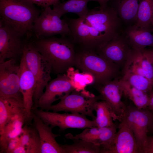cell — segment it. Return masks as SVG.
Here are the masks:
<instances>
[{
    "label": "cell",
    "instance_id": "19",
    "mask_svg": "<svg viewBox=\"0 0 153 153\" xmlns=\"http://www.w3.org/2000/svg\"><path fill=\"white\" fill-rule=\"evenodd\" d=\"M33 126L39 133L41 143V153H63L61 144L56 141L58 135L54 133L53 127L44 123L32 112Z\"/></svg>",
    "mask_w": 153,
    "mask_h": 153
},
{
    "label": "cell",
    "instance_id": "30",
    "mask_svg": "<svg viewBox=\"0 0 153 153\" xmlns=\"http://www.w3.org/2000/svg\"><path fill=\"white\" fill-rule=\"evenodd\" d=\"M73 67L69 69L66 74L71 80L75 89L78 91L84 90L87 85L90 84L92 80L91 75L87 73H80L75 71Z\"/></svg>",
    "mask_w": 153,
    "mask_h": 153
},
{
    "label": "cell",
    "instance_id": "41",
    "mask_svg": "<svg viewBox=\"0 0 153 153\" xmlns=\"http://www.w3.org/2000/svg\"><path fill=\"white\" fill-rule=\"evenodd\" d=\"M152 30L153 32V14H152Z\"/></svg>",
    "mask_w": 153,
    "mask_h": 153
},
{
    "label": "cell",
    "instance_id": "15",
    "mask_svg": "<svg viewBox=\"0 0 153 153\" xmlns=\"http://www.w3.org/2000/svg\"><path fill=\"white\" fill-rule=\"evenodd\" d=\"M112 142L101 153H140L133 133L127 123L122 119Z\"/></svg>",
    "mask_w": 153,
    "mask_h": 153
},
{
    "label": "cell",
    "instance_id": "37",
    "mask_svg": "<svg viewBox=\"0 0 153 153\" xmlns=\"http://www.w3.org/2000/svg\"><path fill=\"white\" fill-rule=\"evenodd\" d=\"M149 102L147 109L153 113V90L149 93Z\"/></svg>",
    "mask_w": 153,
    "mask_h": 153
},
{
    "label": "cell",
    "instance_id": "32",
    "mask_svg": "<svg viewBox=\"0 0 153 153\" xmlns=\"http://www.w3.org/2000/svg\"><path fill=\"white\" fill-rule=\"evenodd\" d=\"M25 147L27 153H41L39 136L38 131L34 126L31 127V136Z\"/></svg>",
    "mask_w": 153,
    "mask_h": 153
},
{
    "label": "cell",
    "instance_id": "34",
    "mask_svg": "<svg viewBox=\"0 0 153 153\" xmlns=\"http://www.w3.org/2000/svg\"><path fill=\"white\" fill-rule=\"evenodd\" d=\"M35 5L43 8V9L51 7L60 2V0H28Z\"/></svg>",
    "mask_w": 153,
    "mask_h": 153
},
{
    "label": "cell",
    "instance_id": "22",
    "mask_svg": "<svg viewBox=\"0 0 153 153\" xmlns=\"http://www.w3.org/2000/svg\"><path fill=\"white\" fill-rule=\"evenodd\" d=\"M122 33L132 49L153 47V34L151 30L141 28L134 24L124 27Z\"/></svg>",
    "mask_w": 153,
    "mask_h": 153
},
{
    "label": "cell",
    "instance_id": "18",
    "mask_svg": "<svg viewBox=\"0 0 153 153\" xmlns=\"http://www.w3.org/2000/svg\"><path fill=\"white\" fill-rule=\"evenodd\" d=\"M67 22L70 31L69 37L75 46L93 50L94 46L89 26L80 18H73L64 15L63 18Z\"/></svg>",
    "mask_w": 153,
    "mask_h": 153
},
{
    "label": "cell",
    "instance_id": "12",
    "mask_svg": "<svg viewBox=\"0 0 153 153\" xmlns=\"http://www.w3.org/2000/svg\"><path fill=\"white\" fill-rule=\"evenodd\" d=\"M45 89L36 105L33 109L39 108L46 110L54 102L60 100L75 89L66 73L57 75L56 78L48 83Z\"/></svg>",
    "mask_w": 153,
    "mask_h": 153
},
{
    "label": "cell",
    "instance_id": "36",
    "mask_svg": "<svg viewBox=\"0 0 153 153\" xmlns=\"http://www.w3.org/2000/svg\"><path fill=\"white\" fill-rule=\"evenodd\" d=\"M143 153H153V135L148 136Z\"/></svg>",
    "mask_w": 153,
    "mask_h": 153
},
{
    "label": "cell",
    "instance_id": "16",
    "mask_svg": "<svg viewBox=\"0 0 153 153\" xmlns=\"http://www.w3.org/2000/svg\"><path fill=\"white\" fill-rule=\"evenodd\" d=\"M19 65L20 90L23 97L26 114L29 124L33 120L32 110L34 105L33 97L36 82L34 76L28 68L22 55Z\"/></svg>",
    "mask_w": 153,
    "mask_h": 153
},
{
    "label": "cell",
    "instance_id": "8",
    "mask_svg": "<svg viewBox=\"0 0 153 153\" xmlns=\"http://www.w3.org/2000/svg\"><path fill=\"white\" fill-rule=\"evenodd\" d=\"M32 112L38 115L45 124L53 128L58 127L61 131L68 128L84 129L96 127L94 120H90L83 115L77 113H60L38 108Z\"/></svg>",
    "mask_w": 153,
    "mask_h": 153
},
{
    "label": "cell",
    "instance_id": "4",
    "mask_svg": "<svg viewBox=\"0 0 153 153\" xmlns=\"http://www.w3.org/2000/svg\"><path fill=\"white\" fill-rule=\"evenodd\" d=\"M22 55L36 81V87L33 97L34 108L43 93L44 89L51 80L52 68L49 63L37 49L32 41H25Z\"/></svg>",
    "mask_w": 153,
    "mask_h": 153
},
{
    "label": "cell",
    "instance_id": "29",
    "mask_svg": "<svg viewBox=\"0 0 153 153\" xmlns=\"http://www.w3.org/2000/svg\"><path fill=\"white\" fill-rule=\"evenodd\" d=\"M123 73L122 79L132 86L148 94L153 90V84L145 76L127 72Z\"/></svg>",
    "mask_w": 153,
    "mask_h": 153
},
{
    "label": "cell",
    "instance_id": "11",
    "mask_svg": "<svg viewBox=\"0 0 153 153\" xmlns=\"http://www.w3.org/2000/svg\"><path fill=\"white\" fill-rule=\"evenodd\" d=\"M20 78V65L16 64V60L9 59L0 63V96L23 101Z\"/></svg>",
    "mask_w": 153,
    "mask_h": 153
},
{
    "label": "cell",
    "instance_id": "24",
    "mask_svg": "<svg viewBox=\"0 0 153 153\" xmlns=\"http://www.w3.org/2000/svg\"><path fill=\"white\" fill-rule=\"evenodd\" d=\"M89 2V0H68L53 5V9L60 17L66 13H71L84 19L89 10L87 6Z\"/></svg>",
    "mask_w": 153,
    "mask_h": 153
},
{
    "label": "cell",
    "instance_id": "39",
    "mask_svg": "<svg viewBox=\"0 0 153 153\" xmlns=\"http://www.w3.org/2000/svg\"><path fill=\"white\" fill-rule=\"evenodd\" d=\"M110 0H89V1H93L97 2L99 4V7L101 8H104L107 5L108 3Z\"/></svg>",
    "mask_w": 153,
    "mask_h": 153
},
{
    "label": "cell",
    "instance_id": "2",
    "mask_svg": "<svg viewBox=\"0 0 153 153\" xmlns=\"http://www.w3.org/2000/svg\"><path fill=\"white\" fill-rule=\"evenodd\" d=\"M41 12L28 0H0V18L27 39Z\"/></svg>",
    "mask_w": 153,
    "mask_h": 153
},
{
    "label": "cell",
    "instance_id": "6",
    "mask_svg": "<svg viewBox=\"0 0 153 153\" xmlns=\"http://www.w3.org/2000/svg\"><path fill=\"white\" fill-rule=\"evenodd\" d=\"M99 99H101L99 95L96 96L84 90L80 91L75 89L61 99L58 103L50 106L46 110L79 114L94 120L96 116L93 112L94 105L95 102Z\"/></svg>",
    "mask_w": 153,
    "mask_h": 153
},
{
    "label": "cell",
    "instance_id": "21",
    "mask_svg": "<svg viewBox=\"0 0 153 153\" xmlns=\"http://www.w3.org/2000/svg\"><path fill=\"white\" fill-rule=\"evenodd\" d=\"M25 123L28 124L25 112L16 114L11 117L0 134V153H5L9 142L20 135Z\"/></svg>",
    "mask_w": 153,
    "mask_h": 153
},
{
    "label": "cell",
    "instance_id": "28",
    "mask_svg": "<svg viewBox=\"0 0 153 153\" xmlns=\"http://www.w3.org/2000/svg\"><path fill=\"white\" fill-rule=\"evenodd\" d=\"M71 139L73 144H61L63 153H101L100 146L81 139Z\"/></svg>",
    "mask_w": 153,
    "mask_h": 153
},
{
    "label": "cell",
    "instance_id": "31",
    "mask_svg": "<svg viewBox=\"0 0 153 153\" xmlns=\"http://www.w3.org/2000/svg\"><path fill=\"white\" fill-rule=\"evenodd\" d=\"M139 50L144 75L153 84V50L145 48Z\"/></svg>",
    "mask_w": 153,
    "mask_h": 153
},
{
    "label": "cell",
    "instance_id": "23",
    "mask_svg": "<svg viewBox=\"0 0 153 153\" xmlns=\"http://www.w3.org/2000/svg\"><path fill=\"white\" fill-rule=\"evenodd\" d=\"M23 112H25L23 101L0 96V134L12 116Z\"/></svg>",
    "mask_w": 153,
    "mask_h": 153
},
{
    "label": "cell",
    "instance_id": "38",
    "mask_svg": "<svg viewBox=\"0 0 153 153\" xmlns=\"http://www.w3.org/2000/svg\"><path fill=\"white\" fill-rule=\"evenodd\" d=\"M12 153H27V151L25 147L21 144L13 150Z\"/></svg>",
    "mask_w": 153,
    "mask_h": 153
},
{
    "label": "cell",
    "instance_id": "17",
    "mask_svg": "<svg viewBox=\"0 0 153 153\" xmlns=\"http://www.w3.org/2000/svg\"><path fill=\"white\" fill-rule=\"evenodd\" d=\"M116 126L112 127H94L84 129L81 133L74 136L67 133L65 137L68 139H77L91 142L104 148L112 142L117 132Z\"/></svg>",
    "mask_w": 153,
    "mask_h": 153
},
{
    "label": "cell",
    "instance_id": "3",
    "mask_svg": "<svg viewBox=\"0 0 153 153\" xmlns=\"http://www.w3.org/2000/svg\"><path fill=\"white\" fill-rule=\"evenodd\" d=\"M76 56L74 67L82 72L91 74L95 82L93 86L102 84L117 77L119 69L114 64L93 50L75 46Z\"/></svg>",
    "mask_w": 153,
    "mask_h": 153
},
{
    "label": "cell",
    "instance_id": "7",
    "mask_svg": "<svg viewBox=\"0 0 153 153\" xmlns=\"http://www.w3.org/2000/svg\"><path fill=\"white\" fill-rule=\"evenodd\" d=\"M50 7L43 9L35 21L32 29V36L35 39L55 36H69L68 26L63 19Z\"/></svg>",
    "mask_w": 153,
    "mask_h": 153
},
{
    "label": "cell",
    "instance_id": "27",
    "mask_svg": "<svg viewBox=\"0 0 153 153\" xmlns=\"http://www.w3.org/2000/svg\"><path fill=\"white\" fill-rule=\"evenodd\" d=\"M153 12V0H141L135 24L142 29L151 30Z\"/></svg>",
    "mask_w": 153,
    "mask_h": 153
},
{
    "label": "cell",
    "instance_id": "9",
    "mask_svg": "<svg viewBox=\"0 0 153 153\" xmlns=\"http://www.w3.org/2000/svg\"><path fill=\"white\" fill-rule=\"evenodd\" d=\"M150 116L151 112L147 109H140L135 106H126L121 119L127 123L132 129L140 153H143L148 136Z\"/></svg>",
    "mask_w": 153,
    "mask_h": 153
},
{
    "label": "cell",
    "instance_id": "14",
    "mask_svg": "<svg viewBox=\"0 0 153 153\" xmlns=\"http://www.w3.org/2000/svg\"><path fill=\"white\" fill-rule=\"evenodd\" d=\"M120 79L116 77L102 84L93 86L99 93L101 99L107 103L119 122L126 107L122 101L123 91Z\"/></svg>",
    "mask_w": 153,
    "mask_h": 153
},
{
    "label": "cell",
    "instance_id": "20",
    "mask_svg": "<svg viewBox=\"0 0 153 153\" xmlns=\"http://www.w3.org/2000/svg\"><path fill=\"white\" fill-rule=\"evenodd\" d=\"M141 0H110L107 5L115 12L124 27L134 24Z\"/></svg>",
    "mask_w": 153,
    "mask_h": 153
},
{
    "label": "cell",
    "instance_id": "10",
    "mask_svg": "<svg viewBox=\"0 0 153 153\" xmlns=\"http://www.w3.org/2000/svg\"><path fill=\"white\" fill-rule=\"evenodd\" d=\"M20 33L0 18V63L22 56L25 41Z\"/></svg>",
    "mask_w": 153,
    "mask_h": 153
},
{
    "label": "cell",
    "instance_id": "5",
    "mask_svg": "<svg viewBox=\"0 0 153 153\" xmlns=\"http://www.w3.org/2000/svg\"><path fill=\"white\" fill-rule=\"evenodd\" d=\"M84 21L97 30L107 42L121 35L124 27L116 13L107 5L89 9Z\"/></svg>",
    "mask_w": 153,
    "mask_h": 153
},
{
    "label": "cell",
    "instance_id": "1",
    "mask_svg": "<svg viewBox=\"0 0 153 153\" xmlns=\"http://www.w3.org/2000/svg\"><path fill=\"white\" fill-rule=\"evenodd\" d=\"M32 41L50 64L52 72L57 75L66 73L69 68L74 67L75 46L69 37L35 38Z\"/></svg>",
    "mask_w": 153,
    "mask_h": 153
},
{
    "label": "cell",
    "instance_id": "40",
    "mask_svg": "<svg viewBox=\"0 0 153 153\" xmlns=\"http://www.w3.org/2000/svg\"><path fill=\"white\" fill-rule=\"evenodd\" d=\"M151 131L153 133V113L151 112L150 121L148 127V133Z\"/></svg>",
    "mask_w": 153,
    "mask_h": 153
},
{
    "label": "cell",
    "instance_id": "33",
    "mask_svg": "<svg viewBox=\"0 0 153 153\" xmlns=\"http://www.w3.org/2000/svg\"><path fill=\"white\" fill-rule=\"evenodd\" d=\"M31 127L27 124L24 126L22 133L20 136L22 144L25 146L28 143L31 134Z\"/></svg>",
    "mask_w": 153,
    "mask_h": 153
},
{
    "label": "cell",
    "instance_id": "26",
    "mask_svg": "<svg viewBox=\"0 0 153 153\" xmlns=\"http://www.w3.org/2000/svg\"><path fill=\"white\" fill-rule=\"evenodd\" d=\"M120 81L123 95L131 101L137 108L147 109L149 100V94L132 86L122 78Z\"/></svg>",
    "mask_w": 153,
    "mask_h": 153
},
{
    "label": "cell",
    "instance_id": "25",
    "mask_svg": "<svg viewBox=\"0 0 153 153\" xmlns=\"http://www.w3.org/2000/svg\"><path fill=\"white\" fill-rule=\"evenodd\" d=\"M94 110L96 113L95 121L96 127H112L116 126L113 121L116 118L111 108L105 101H97L94 105Z\"/></svg>",
    "mask_w": 153,
    "mask_h": 153
},
{
    "label": "cell",
    "instance_id": "13",
    "mask_svg": "<svg viewBox=\"0 0 153 153\" xmlns=\"http://www.w3.org/2000/svg\"><path fill=\"white\" fill-rule=\"evenodd\" d=\"M132 51V48L122 33L108 42L95 52L119 69H123Z\"/></svg>",
    "mask_w": 153,
    "mask_h": 153
},
{
    "label": "cell",
    "instance_id": "35",
    "mask_svg": "<svg viewBox=\"0 0 153 153\" xmlns=\"http://www.w3.org/2000/svg\"><path fill=\"white\" fill-rule=\"evenodd\" d=\"M21 144H22L20 136L12 139L8 143L5 153H12L13 150Z\"/></svg>",
    "mask_w": 153,
    "mask_h": 153
}]
</instances>
